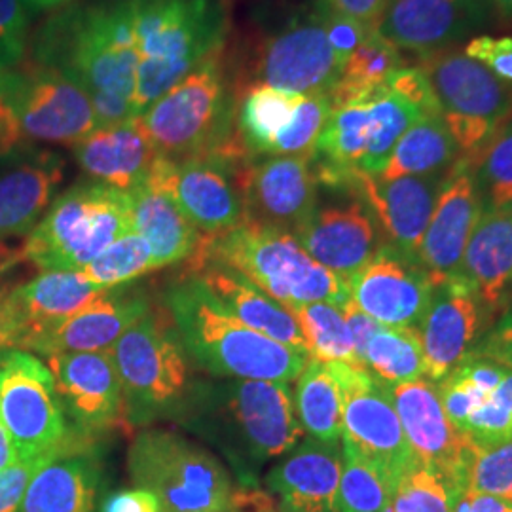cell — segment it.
I'll list each match as a JSON object with an SVG mask.
<instances>
[{
	"label": "cell",
	"mask_w": 512,
	"mask_h": 512,
	"mask_svg": "<svg viewBox=\"0 0 512 512\" xmlns=\"http://www.w3.org/2000/svg\"><path fill=\"white\" fill-rule=\"evenodd\" d=\"M245 167L213 156L173 162L158 154L148 183L171 196L202 236L217 238L245 220L239 184Z\"/></svg>",
	"instance_id": "cell-13"
},
{
	"label": "cell",
	"mask_w": 512,
	"mask_h": 512,
	"mask_svg": "<svg viewBox=\"0 0 512 512\" xmlns=\"http://www.w3.org/2000/svg\"><path fill=\"white\" fill-rule=\"evenodd\" d=\"M107 291L109 289L92 285L80 270L42 272L35 279L12 289L10 300L21 323L19 344L38 330L50 329L90 308Z\"/></svg>",
	"instance_id": "cell-32"
},
{
	"label": "cell",
	"mask_w": 512,
	"mask_h": 512,
	"mask_svg": "<svg viewBox=\"0 0 512 512\" xmlns=\"http://www.w3.org/2000/svg\"><path fill=\"white\" fill-rule=\"evenodd\" d=\"M154 150L179 162L196 156L234 160L247 152L230 129L220 50L162 95L139 116Z\"/></svg>",
	"instance_id": "cell-6"
},
{
	"label": "cell",
	"mask_w": 512,
	"mask_h": 512,
	"mask_svg": "<svg viewBox=\"0 0 512 512\" xmlns=\"http://www.w3.org/2000/svg\"><path fill=\"white\" fill-rule=\"evenodd\" d=\"M110 353L122 382L128 427L181 418L194 384L190 357L165 308H150Z\"/></svg>",
	"instance_id": "cell-7"
},
{
	"label": "cell",
	"mask_w": 512,
	"mask_h": 512,
	"mask_svg": "<svg viewBox=\"0 0 512 512\" xmlns=\"http://www.w3.org/2000/svg\"><path fill=\"white\" fill-rule=\"evenodd\" d=\"M461 156V148L439 114H421L401 137L378 177L391 181L446 173Z\"/></svg>",
	"instance_id": "cell-34"
},
{
	"label": "cell",
	"mask_w": 512,
	"mask_h": 512,
	"mask_svg": "<svg viewBox=\"0 0 512 512\" xmlns=\"http://www.w3.org/2000/svg\"><path fill=\"white\" fill-rule=\"evenodd\" d=\"M190 258H209L236 270L287 310L315 302L344 306L349 283L315 262L293 234L243 220L234 230L202 236Z\"/></svg>",
	"instance_id": "cell-5"
},
{
	"label": "cell",
	"mask_w": 512,
	"mask_h": 512,
	"mask_svg": "<svg viewBox=\"0 0 512 512\" xmlns=\"http://www.w3.org/2000/svg\"><path fill=\"white\" fill-rule=\"evenodd\" d=\"M332 10L365 23L366 27L376 25L389 0H325Z\"/></svg>",
	"instance_id": "cell-55"
},
{
	"label": "cell",
	"mask_w": 512,
	"mask_h": 512,
	"mask_svg": "<svg viewBox=\"0 0 512 512\" xmlns=\"http://www.w3.org/2000/svg\"><path fill=\"white\" fill-rule=\"evenodd\" d=\"M435 293V283L416 258L389 243L349 281L351 302L382 327L418 329Z\"/></svg>",
	"instance_id": "cell-18"
},
{
	"label": "cell",
	"mask_w": 512,
	"mask_h": 512,
	"mask_svg": "<svg viewBox=\"0 0 512 512\" xmlns=\"http://www.w3.org/2000/svg\"><path fill=\"white\" fill-rule=\"evenodd\" d=\"M29 19L23 0H0V73L25 61L29 46Z\"/></svg>",
	"instance_id": "cell-47"
},
{
	"label": "cell",
	"mask_w": 512,
	"mask_h": 512,
	"mask_svg": "<svg viewBox=\"0 0 512 512\" xmlns=\"http://www.w3.org/2000/svg\"><path fill=\"white\" fill-rule=\"evenodd\" d=\"M512 296V283H511V289H509V298Z\"/></svg>",
	"instance_id": "cell-64"
},
{
	"label": "cell",
	"mask_w": 512,
	"mask_h": 512,
	"mask_svg": "<svg viewBox=\"0 0 512 512\" xmlns=\"http://www.w3.org/2000/svg\"><path fill=\"white\" fill-rule=\"evenodd\" d=\"M387 88L399 93L423 114H439V103L420 67H403L387 80Z\"/></svg>",
	"instance_id": "cell-50"
},
{
	"label": "cell",
	"mask_w": 512,
	"mask_h": 512,
	"mask_svg": "<svg viewBox=\"0 0 512 512\" xmlns=\"http://www.w3.org/2000/svg\"><path fill=\"white\" fill-rule=\"evenodd\" d=\"M25 4H29L31 8H38V10H44V8H54V6H59V4H63V2H67V0H23Z\"/></svg>",
	"instance_id": "cell-62"
},
{
	"label": "cell",
	"mask_w": 512,
	"mask_h": 512,
	"mask_svg": "<svg viewBox=\"0 0 512 512\" xmlns=\"http://www.w3.org/2000/svg\"><path fill=\"white\" fill-rule=\"evenodd\" d=\"M137 48L133 118L192 73L224 38L220 0H131Z\"/></svg>",
	"instance_id": "cell-4"
},
{
	"label": "cell",
	"mask_w": 512,
	"mask_h": 512,
	"mask_svg": "<svg viewBox=\"0 0 512 512\" xmlns=\"http://www.w3.org/2000/svg\"><path fill=\"white\" fill-rule=\"evenodd\" d=\"M403 67L401 50L372 29L344 63L340 78L329 93L332 109L384 88L387 80Z\"/></svg>",
	"instance_id": "cell-36"
},
{
	"label": "cell",
	"mask_w": 512,
	"mask_h": 512,
	"mask_svg": "<svg viewBox=\"0 0 512 512\" xmlns=\"http://www.w3.org/2000/svg\"><path fill=\"white\" fill-rule=\"evenodd\" d=\"M101 456L93 440H71L33 476L18 512H99Z\"/></svg>",
	"instance_id": "cell-28"
},
{
	"label": "cell",
	"mask_w": 512,
	"mask_h": 512,
	"mask_svg": "<svg viewBox=\"0 0 512 512\" xmlns=\"http://www.w3.org/2000/svg\"><path fill=\"white\" fill-rule=\"evenodd\" d=\"M33 63L54 69L84 90L99 126L131 120L137 86L131 0L55 14L35 37Z\"/></svg>",
	"instance_id": "cell-1"
},
{
	"label": "cell",
	"mask_w": 512,
	"mask_h": 512,
	"mask_svg": "<svg viewBox=\"0 0 512 512\" xmlns=\"http://www.w3.org/2000/svg\"><path fill=\"white\" fill-rule=\"evenodd\" d=\"M46 365L74 437L95 440L120 425L128 427L122 382L110 351L57 353Z\"/></svg>",
	"instance_id": "cell-15"
},
{
	"label": "cell",
	"mask_w": 512,
	"mask_h": 512,
	"mask_svg": "<svg viewBox=\"0 0 512 512\" xmlns=\"http://www.w3.org/2000/svg\"><path fill=\"white\" fill-rule=\"evenodd\" d=\"M338 512H391L401 476L342 440Z\"/></svg>",
	"instance_id": "cell-37"
},
{
	"label": "cell",
	"mask_w": 512,
	"mask_h": 512,
	"mask_svg": "<svg viewBox=\"0 0 512 512\" xmlns=\"http://www.w3.org/2000/svg\"><path fill=\"white\" fill-rule=\"evenodd\" d=\"M156 270L147 239L135 232L116 239L80 272L99 289H114Z\"/></svg>",
	"instance_id": "cell-44"
},
{
	"label": "cell",
	"mask_w": 512,
	"mask_h": 512,
	"mask_svg": "<svg viewBox=\"0 0 512 512\" xmlns=\"http://www.w3.org/2000/svg\"><path fill=\"white\" fill-rule=\"evenodd\" d=\"M342 387V440L403 476L416 463L389 387L366 368L334 363Z\"/></svg>",
	"instance_id": "cell-16"
},
{
	"label": "cell",
	"mask_w": 512,
	"mask_h": 512,
	"mask_svg": "<svg viewBox=\"0 0 512 512\" xmlns=\"http://www.w3.org/2000/svg\"><path fill=\"white\" fill-rule=\"evenodd\" d=\"M450 171L427 177H380L355 173L353 190L368 203L391 247L416 258Z\"/></svg>",
	"instance_id": "cell-25"
},
{
	"label": "cell",
	"mask_w": 512,
	"mask_h": 512,
	"mask_svg": "<svg viewBox=\"0 0 512 512\" xmlns=\"http://www.w3.org/2000/svg\"><path fill=\"white\" fill-rule=\"evenodd\" d=\"M463 435L473 444H490L512 437V372L486 395V399L465 423Z\"/></svg>",
	"instance_id": "cell-46"
},
{
	"label": "cell",
	"mask_w": 512,
	"mask_h": 512,
	"mask_svg": "<svg viewBox=\"0 0 512 512\" xmlns=\"http://www.w3.org/2000/svg\"><path fill=\"white\" fill-rule=\"evenodd\" d=\"M465 494L494 495L512 503V437L490 444L471 442Z\"/></svg>",
	"instance_id": "cell-45"
},
{
	"label": "cell",
	"mask_w": 512,
	"mask_h": 512,
	"mask_svg": "<svg viewBox=\"0 0 512 512\" xmlns=\"http://www.w3.org/2000/svg\"><path fill=\"white\" fill-rule=\"evenodd\" d=\"M0 167V238H27L54 203L63 160L52 152H16Z\"/></svg>",
	"instance_id": "cell-29"
},
{
	"label": "cell",
	"mask_w": 512,
	"mask_h": 512,
	"mask_svg": "<svg viewBox=\"0 0 512 512\" xmlns=\"http://www.w3.org/2000/svg\"><path fill=\"white\" fill-rule=\"evenodd\" d=\"M387 387L414 459L454 480L465 494V469L471 456V440L448 420L437 385L421 378Z\"/></svg>",
	"instance_id": "cell-21"
},
{
	"label": "cell",
	"mask_w": 512,
	"mask_h": 512,
	"mask_svg": "<svg viewBox=\"0 0 512 512\" xmlns=\"http://www.w3.org/2000/svg\"><path fill=\"white\" fill-rule=\"evenodd\" d=\"M183 275L198 279L205 291L245 327L310 355L306 338L293 313L262 293L255 283L236 270L209 258H188L184 260Z\"/></svg>",
	"instance_id": "cell-26"
},
{
	"label": "cell",
	"mask_w": 512,
	"mask_h": 512,
	"mask_svg": "<svg viewBox=\"0 0 512 512\" xmlns=\"http://www.w3.org/2000/svg\"><path fill=\"white\" fill-rule=\"evenodd\" d=\"M150 300L141 289L114 287L90 308L57 323L50 329L27 336L18 349L40 355L110 351L116 342L150 311Z\"/></svg>",
	"instance_id": "cell-24"
},
{
	"label": "cell",
	"mask_w": 512,
	"mask_h": 512,
	"mask_svg": "<svg viewBox=\"0 0 512 512\" xmlns=\"http://www.w3.org/2000/svg\"><path fill=\"white\" fill-rule=\"evenodd\" d=\"M137 488L160 497L164 512H234L236 480L200 444L164 429H145L129 446Z\"/></svg>",
	"instance_id": "cell-9"
},
{
	"label": "cell",
	"mask_w": 512,
	"mask_h": 512,
	"mask_svg": "<svg viewBox=\"0 0 512 512\" xmlns=\"http://www.w3.org/2000/svg\"><path fill=\"white\" fill-rule=\"evenodd\" d=\"M317 12L325 23L332 48L346 63V59L357 50V46L365 40L366 35L372 31V27H366L365 23L332 10L325 0H319Z\"/></svg>",
	"instance_id": "cell-49"
},
{
	"label": "cell",
	"mask_w": 512,
	"mask_h": 512,
	"mask_svg": "<svg viewBox=\"0 0 512 512\" xmlns=\"http://www.w3.org/2000/svg\"><path fill=\"white\" fill-rule=\"evenodd\" d=\"M99 512H164L160 497L145 488H129L110 494Z\"/></svg>",
	"instance_id": "cell-53"
},
{
	"label": "cell",
	"mask_w": 512,
	"mask_h": 512,
	"mask_svg": "<svg viewBox=\"0 0 512 512\" xmlns=\"http://www.w3.org/2000/svg\"><path fill=\"white\" fill-rule=\"evenodd\" d=\"M454 279L465 283L497 315L509 304L512 283V203L484 211Z\"/></svg>",
	"instance_id": "cell-31"
},
{
	"label": "cell",
	"mask_w": 512,
	"mask_h": 512,
	"mask_svg": "<svg viewBox=\"0 0 512 512\" xmlns=\"http://www.w3.org/2000/svg\"><path fill=\"white\" fill-rule=\"evenodd\" d=\"M19 338L21 323L10 300V291L0 289V351L18 348Z\"/></svg>",
	"instance_id": "cell-56"
},
{
	"label": "cell",
	"mask_w": 512,
	"mask_h": 512,
	"mask_svg": "<svg viewBox=\"0 0 512 512\" xmlns=\"http://www.w3.org/2000/svg\"><path fill=\"white\" fill-rule=\"evenodd\" d=\"M0 423L18 459L54 454L73 437L50 368L29 351H0Z\"/></svg>",
	"instance_id": "cell-11"
},
{
	"label": "cell",
	"mask_w": 512,
	"mask_h": 512,
	"mask_svg": "<svg viewBox=\"0 0 512 512\" xmlns=\"http://www.w3.org/2000/svg\"><path fill=\"white\" fill-rule=\"evenodd\" d=\"M471 355L490 359L512 372V311H505L499 321L484 332Z\"/></svg>",
	"instance_id": "cell-52"
},
{
	"label": "cell",
	"mask_w": 512,
	"mask_h": 512,
	"mask_svg": "<svg viewBox=\"0 0 512 512\" xmlns=\"http://www.w3.org/2000/svg\"><path fill=\"white\" fill-rule=\"evenodd\" d=\"M456 512H512V503L494 495L465 494Z\"/></svg>",
	"instance_id": "cell-57"
},
{
	"label": "cell",
	"mask_w": 512,
	"mask_h": 512,
	"mask_svg": "<svg viewBox=\"0 0 512 512\" xmlns=\"http://www.w3.org/2000/svg\"><path fill=\"white\" fill-rule=\"evenodd\" d=\"M74 158L95 183L133 192L148 183L158 152L139 118L99 126L73 145Z\"/></svg>",
	"instance_id": "cell-30"
},
{
	"label": "cell",
	"mask_w": 512,
	"mask_h": 512,
	"mask_svg": "<svg viewBox=\"0 0 512 512\" xmlns=\"http://www.w3.org/2000/svg\"><path fill=\"white\" fill-rule=\"evenodd\" d=\"M0 99L12 110L21 137L31 141L73 147L99 128L86 92L67 76L33 61L0 73Z\"/></svg>",
	"instance_id": "cell-12"
},
{
	"label": "cell",
	"mask_w": 512,
	"mask_h": 512,
	"mask_svg": "<svg viewBox=\"0 0 512 512\" xmlns=\"http://www.w3.org/2000/svg\"><path fill=\"white\" fill-rule=\"evenodd\" d=\"M54 454L38 456V458L16 459L8 467L0 469V512L19 511V505L33 476L37 475L38 469Z\"/></svg>",
	"instance_id": "cell-48"
},
{
	"label": "cell",
	"mask_w": 512,
	"mask_h": 512,
	"mask_svg": "<svg viewBox=\"0 0 512 512\" xmlns=\"http://www.w3.org/2000/svg\"><path fill=\"white\" fill-rule=\"evenodd\" d=\"M421 71L439 103L440 118L463 156H473L512 116V82L458 50L423 55Z\"/></svg>",
	"instance_id": "cell-10"
},
{
	"label": "cell",
	"mask_w": 512,
	"mask_h": 512,
	"mask_svg": "<svg viewBox=\"0 0 512 512\" xmlns=\"http://www.w3.org/2000/svg\"><path fill=\"white\" fill-rule=\"evenodd\" d=\"M296 416L313 439H342V387L334 363L310 359L296 378Z\"/></svg>",
	"instance_id": "cell-35"
},
{
	"label": "cell",
	"mask_w": 512,
	"mask_h": 512,
	"mask_svg": "<svg viewBox=\"0 0 512 512\" xmlns=\"http://www.w3.org/2000/svg\"><path fill=\"white\" fill-rule=\"evenodd\" d=\"M179 420L186 429L215 444L230 461L236 482L258 486V471L283 458L302 439L291 384L224 378L194 384Z\"/></svg>",
	"instance_id": "cell-2"
},
{
	"label": "cell",
	"mask_w": 512,
	"mask_h": 512,
	"mask_svg": "<svg viewBox=\"0 0 512 512\" xmlns=\"http://www.w3.org/2000/svg\"><path fill=\"white\" fill-rule=\"evenodd\" d=\"M164 304L188 357L217 378L291 384L311 359L239 323L194 277L171 283Z\"/></svg>",
	"instance_id": "cell-3"
},
{
	"label": "cell",
	"mask_w": 512,
	"mask_h": 512,
	"mask_svg": "<svg viewBox=\"0 0 512 512\" xmlns=\"http://www.w3.org/2000/svg\"><path fill=\"white\" fill-rule=\"evenodd\" d=\"M482 213L475 165L471 158L461 156L450 169L418 251V262L435 287L458 275L467 243Z\"/></svg>",
	"instance_id": "cell-23"
},
{
	"label": "cell",
	"mask_w": 512,
	"mask_h": 512,
	"mask_svg": "<svg viewBox=\"0 0 512 512\" xmlns=\"http://www.w3.org/2000/svg\"><path fill=\"white\" fill-rule=\"evenodd\" d=\"M490 6L495 14L512 21V0H490Z\"/></svg>",
	"instance_id": "cell-61"
},
{
	"label": "cell",
	"mask_w": 512,
	"mask_h": 512,
	"mask_svg": "<svg viewBox=\"0 0 512 512\" xmlns=\"http://www.w3.org/2000/svg\"><path fill=\"white\" fill-rule=\"evenodd\" d=\"M471 158L482 209L490 211L512 203V116Z\"/></svg>",
	"instance_id": "cell-42"
},
{
	"label": "cell",
	"mask_w": 512,
	"mask_h": 512,
	"mask_svg": "<svg viewBox=\"0 0 512 512\" xmlns=\"http://www.w3.org/2000/svg\"><path fill=\"white\" fill-rule=\"evenodd\" d=\"M289 311L296 317L306 338L311 359L366 368L355 351V344L340 306L329 302H315Z\"/></svg>",
	"instance_id": "cell-41"
},
{
	"label": "cell",
	"mask_w": 512,
	"mask_h": 512,
	"mask_svg": "<svg viewBox=\"0 0 512 512\" xmlns=\"http://www.w3.org/2000/svg\"><path fill=\"white\" fill-rule=\"evenodd\" d=\"M342 313L346 317V323H348L349 332H351V338H353V344H355V351L359 355V359L363 361L365 365V351L368 342L372 340V336L382 329V325L378 321H374L372 317H368L365 311L359 310L351 298L348 302L342 306Z\"/></svg>",
	"instance_id": "cell-54"
},
{
	"label": "cell",
	"mask_w": 512,
	"mask_h": 512,
	"mask_svg": "<svg viewBox=\"0 0 512 512\" xmlns=\"http://www.w3.org/2000/svg\"><path fill=\"white\" fill-rule=\"evenodd\" d=\"M329 192L332 198L323 202L319 196L310 219L294 238L315 262L349 283L387 239L376 215L353 188Z\"/></svg>",
	"instance_id": "cell-14"
},
{
	"label": "cell",
	"mask_w": 512,
	"mask_h": 512,
	"mask_svg": "<svg viewBox=\"0 0 512 512\" xmlns=\"http://www.w3.org/2000/svg\"><path fill=\"white\" fill-rule=\"evenodd\" d=\"M344 67L330 44L325 23L315 10L294 19L270 38L260 55V82L294 95H329Z\"/></svg>",
	"instance_id": "cell-17"
},
{
	"label": "cell",
	"mask_w": 512,
	"mask_h": 512,
	"mask_svg": "<svg viewBox=\"0 0 512 512\" xmlns=\"http://www.w3.org/2000/svg\"><path fill=\"white\" fill-rule=\"evenodd\" d=\"M21 139L23 137L12 110L8 109V105L0 99V158L8 156L14 148L18 147Z\"/></svg>",
	"instance_id": "cell-58"
},
{
	"label": "cell",
	"mask_w": 512,
	"mask_h": 512,
	"mask_svg": "<svg viewBox=\"0 0 512 512\" xmlns=\"http://www.w3.org/2000/svg\"><path fill=\"white\" fill-rule=\"evenodd\" d=\"M505 311H512V302H509V306H507V310Z\"/></svg>",
	"instance_id": "cell-63"
},
{
	"label": "cell",
	"mask_w": 512,
	"mask_h": 512,
	"mask_svg": "<svg viewBox=\"0 0 512 512\" xmlns=\"http://www.w3.org/2000/svg\"><path fill=\"white\" fill-rule=\"evenodd\" d=\"M129 194L133 232L147 239L156 270L188 260L200 245L202 234L175 200L150 183Z\"/></svg>",
	"instance_id": "cell-33"
},
{
	"label": "cell",
	"mask_w": 512,
	"mask_h": 512,
	"mask_svg": "<svg viewBox=\"0 0 512 512\" xmlns=\"http://www.w3.org/2000/svg\"><path fill=\"white\" fill-rule=\"evenodd\" d=\"M365 366L384 384H406L425 376L420 330L412 327H382L365 351Z\"/></svg>",
	"instance_id": "cell-40"
},
{
	"label": "cell",
	"mask_w": 512,
	"mask_h": 512,
	"mask_svg": "<svg viewBox=\"0 0 512 512\" xmlns=\"http://www.w3.org/2000/svg\"><path fill=\"white\" fill-rule=\"evenodd\" d=\"M494 323L495 315L465 283L450 279L437 285L418 327L429 382L439 384L463 363Z\"/></svg>",
	"instance_id": "cell-20"
},
{
	"label": "cell",
	"mask_w": 512,
	"mask_h": 512,
	"mask_svg": "<svg viewBox=\"0 0 512 512\" xmlns=\"http://www.w3.org/2000/svg\"><path fill=\"white\" fill-rule=\"evenodd\" d=\"M368 114L370 131L361 173L378 177L401 137L423 112L385 84L384 88L368 95Z\"/></svg>",
	"instance_id": "cell-39"
},
{
	"label": "cell",
	"mask_w": 512,
	"mask_h": 512,
	"mask_svg": "<svg viewBox=\"0 0 512 512\" xmlns=\"http://www.w3.org/2000/svg\"><path fill=\"white\" fill-rule=\"evenodd\" d=\"M302 97L279 92L262 82L247 92L239 107L238 131L251 156H272Z\"/></svg>",
	"instance_id": "cell-38"
},
{
	"label": "cell",
	"mask_w": 512,
	"mask_h": 512,
	"mask_svg": "<svg viewBox=\"0 0 512 512\" xmlns=\"http://www.w3.org/2000/svg\"><path fill=\"white\" fill-rule=\"evenodd\" d=\"M490 12V0H389L374 31L399 50L435 54L471 37Z\"/></svg>",
	"instance_id": "cell-22"
},
{
	"label": "cell",
	"mask_w": 512,
	"mask_h": 512,
	"mask_svg": "<svg viewBox=\"0 0 512 512\" xmlns=\"http://www.w3.org/2000/svg\"><path fill=\"white\" fill-rule=\"evenodd\" d=\"M465 54L484 63L499 78L512 82V38L480 37L471 38L465 46Z\"/></svg>",
	"instance_id": "cell-51"
},
{
	"label": "cell",
	"mask_w": 512,
	"mask_h": 512,
	"mask_svg": "<svg viewBox=\"0 0 512 512\" xmlns=\"http://www.w3.org/2000/svg\"><path fill=\"white\" fill-rule=\"evenodd\" d=\"M16 459H18L16 448H14L12 440L8 437V433H6L4 425L0 423V469L8 467V465H10V463H14Z\"/></svg>",
	"instance_id": "cell-60"
},
{
	"label": "cell",
	"mask_w": 512,
	"mask_h": 512,
	"mask_svg": "<svg viewBox=\"0 0 512 512\" xmlns=\"http://www.w3.org/2000/svg\"><path fill=\"white\" fill-rule=\"evenodd\" d=\"M342 461L340 440L308 437L272 467L264 486L281 512H338Z\"/></svg>",
	"instance_id": "cell-27"
},
{
	"label": "cell",
	"mask_w": 512,
	"mask_h": 512,
	"mask_svg": "<svg viewBox=\"0 0 512 512\" xmlns=\"http://www.w3.org/2000/svg\"><path fill=\"white\" fill-rule=\"evenodd\" d=\"M463 495L454 480L416 461L397 484L391 512H456Z\"/></svg>",
	"instance_id": "cell-43"
},
{
	"label": "cell",
	"mask_w": 512,
	"mask_h": 512,
	"mask_svg": "<svg viewBox=\"0 0 512 512\" xmlns=\"http://www.w3.org/2000/svg\"><path fill=\"white\" fill-rule=\"evenodd\" d=\"M21 260H25L23 249L10 247L4 239L0 238V285H2V281H4L8 272H12Z\"/></svg>",
	"instance_id": "cell-59"
},
{
	"label": "cell",
	"mask_w": 512,
	"mask_h": 512,
	"mask_svg": "<svg viewBox=\"0 0 512 512\" xmlns=\"http://www.w3.org/2000/svg\"><path fill=\"white\" fill-rule=\"evenodd\" d=\"M245 220L296 234L310 219L319 183L310 158L268 156L241 173Z\"/></svg>",
	"instance_id": "cell-19"
},
{
	"label": "cell",
	"mask_w": 512,
	"mask_h": 512,
	"mask_svg": "<svg viewBox=\"0 0 512 512\" xmlns=\"http://www.w3.org/2000/svg\"><path fill=\"white\" fill-rule=\"evenodd\" d=\"M131 194L107 184L76 183L55 198L25 239L23 255L38 270H82L116 239L133 232Z\"/></svg>",
	"instance_id": "cell-8"
}]
</instances>
